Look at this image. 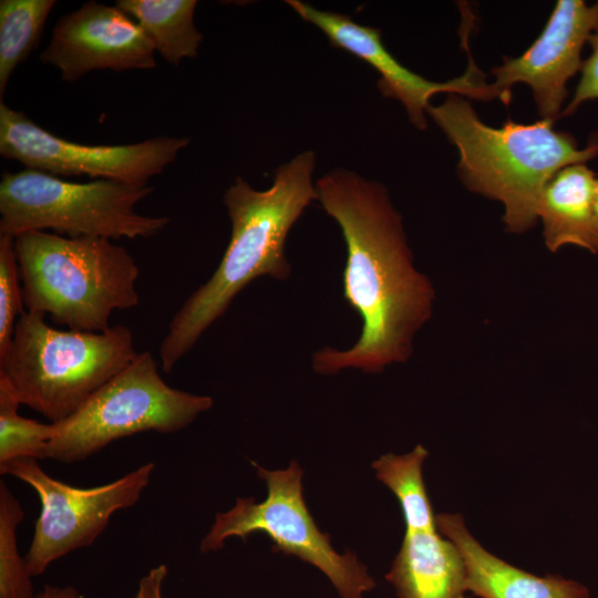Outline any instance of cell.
<instances>
[{
    "instance_id": "obj_1",
    "label": "cell",
    "mask_w": 598,
    "mask_h": 598,
    "mask_svg": "<svg viewBox=\"0 0 598 598\" xmlns=\"http://www.w3.org/2000/svg\"><path fill=\"white\" fill-rule=\"evenodd\" d=\"M315 186L344 238L343 297L362 319L360 338L350 349L326 347L313 353L315 371L378 373L405 362L415 333L432 316L435 293L414 267L401 215L380 182L355 172L334 168Z\"/></svg>"
},
{
    "instance_id": "obj_2",
    "label": "cell",
    "mask_w": 598,
    "mask_h": 598,
    "mask_svg": "<svg viewBox=\"0 0 598 598\" xmlns=\"http://www.w3.org/2000/svg\"><path fill=\"white\" fill-rule=\"evenodd\" d=\"M316 158L312 151L296 155L277 168L272 185L265 190L252 188L241 177L226 189L229 244L213 276L173 316L159 347L164 372L174 369L249 282L260 276L289 278L285 244L303 210L318 200L312 182Z\"/></svg>"
},
{
    "instance_id": "obj_3",
    "label": "cell",
    "mask_w": 598,
    "mask_h": 598,
    "mask_svg": "<svg viewBox=\"0 0 598 598\" xmlns=\"http://www.w3.org/2000/svg\"><path fill=\"white\" fill-rule=\"evenodd\" d=\"M426 114L456 147L462 183L502 203L506 230L514 234L536 225L544 188L558 171L598 156V133L581 148L571 134L556 131L549 118L530 124L508 120L492 127L458 94L430 105Z\"/></svg>"
},
{
    "instance_id": "obj_4",
    "label": "cell",
    "mask_w": 598,
    "mask_h": 598,
    "mask_svg": "<svg viewBox=\"0 0 598 598\" xmlns=\"http://www.w3.org/2000/svg\"><path fill=\"white\" fill-rule=\"evenodd\" d=\"M23 303L72 330H109L115 310L140 303V268L122 246L99 237L27 231L14 237Z\"/></svg>"
},
{
    "instance_id": "obj_5",
    "label": "cell",
    "mask_w": 598,
    "mask_h": 598,
    "mask_svg": "<svg viewBox=\"0 0 598 598\" xmlns=\"http://www.w3.org/2000/svg\"><path fill=\"white\" fill-rule=\"evenodd\" d=\"M24 310L0 355V384L21 405L55 423L73 414L137 352L124 324L103 332L60 330Z\"/></svg>"
},
{
    "instance_id": "obj_6",
    "label": "cell",
    "mask_w": 598,
    "mask_h": 598,
    "mask_svg": "<svg viewBox=\"0 0 598 598\" xmlns=\"http://www.w3.org/2000/svg\"><path fill=\"white\" fill-rule=\"evenodd\" d=\"M154 188L111 179L75 183L41 171L4 172L0 181V235L53 230L68 237L147 238L171 221L135 206Z\"/></svg>"
},
{
    "instance_id": "obj_7",
    "label": "cell",
    "mask_w": 598,
    "mask_h": 598,
    "mask_svg": "<svg viewBox=\"0 0 598 598\" xmlns=\"http://www.w3.org/2000/svg\"><path fill=\"white\" fill-rule=\"evenodd\" d=\"M208 395L168 385L148 351L137 353L73 414L55 422L49 460L75 463L116 440L143 432L175 433L212 409Z\"/></svg>"
},
{
    "instance_id": "obj_8",
    "label": "cell",
    "mask_w": 598,
    "mask_h": 598,
    "mask_svg": "<svg viewBox=\"0 0 598 598\" xmlns=\"http://www.w3.org/2000/svg\"><path fill=\"white\" fill-rule=\"evenodd\" d=\"M251 465L266 483L265 501L237 497L230 509L217 513L200 542V551L220 550L231 537L246 540L251 534H266L274 543V550L318 568L340 598H364L375 587V580L353 551L338 553L329 534L316 525L303 499V471L299 463L293 460L287 468L275 471L256 462Z\"/></svg>"
},
{
    "instance_id": "obj_9",
    "label": "cell",
    "mask_w": 598,
    "mask_h": 598,
    "mask_svg": "<svg viewBox=\"0 0 598 598\" xmlns=\"http://www.w3.org/2000/svg\"><path fill=\"white\" fill-rule=\"evenodd\" d=\"M155 464L145 463L122 477L93 487H76L49 475L39 461L21 457L0 465L38 495L41 511L25 555L31 577L42 575L55 560L91 546L118 511L134 506L148 486Z\"/></svg>"
},
{
    "instance_id": "obj_10",
    "label": "cell",
    "mask_w": 598,
    "mask_h": 598,
    "mask_svg": "<svg viewBox=\"0 0 598 598\" xmlns=\"http://www.w3.org/2000/svg\"><path fill=\"white\" fill-rule=\"evenodd\" d=\"M189 144L157 136L125 145H85L52 134L0 102V155L55 176H90L147 186Z\"/></svg>"
},
{
    "instance_id": "obj_11",
    "label": "cell",
    "mask_w": 598,
    "mask_h": 598,
    "mask_svg": "<svg viewBox=\"0 0 598 598\" xmlns=\"http://www.w3.org/2000/svg\"><path fill=\"white\" fill-rule=\"evenodd\" d=\"M598 30V1L558 0L534 43L519 56L504 58L492 70L499 100L508 104L511 87L527 84L542 118L558 120L567 97V83L580 73L581 52Z\"/></svg>"
},
{
    "instance_id": "obj_12",
    "label": "cell",
    "mask_w": 598,
    "mask_h": 598,
    "mask_svg": "<svg viewBox=\"0 0 598 598\" xmlns=\"http://www.w3.org/2000/svg\"><path fill=\"white\" fill-rule=\"evenodd\" d=\"M286 3L306 22L316 25L338 49L370 64L379 74L378 86L386 97L404 106L409 120L419 130L427 126L430 100L439 93L458 94L466 99L491 101L499 99L492 83L468 58L466 72L445 82H434L411 71L384 47L379 29L359 24L349 16L320 10L300 0Z\"/></svg>"
},
{
    "instance_id": "obj_13",
    "label": "cell",
    "mask_w": 598,
    "mask_h": 598,
    "mask_svg": "<svg viewBox=\"0 0 598 598\" xmlns=\"http://www.w3.org/2000/svg\"><path fill=\"white\" fill-rule=\"evenodd\" d=\"M155 52L138 23L117 6L89 1L59 19L40 60L74 82L96 70L155 69Z\"/></svg>"
},
{
    "instance_id": "obj_14",
    "label": "cell",
    "mask_w": 598,
    "mask_h": 598,
    "mask_svg": "<svg viewBox=\"0 0 598 598\" xmlns=\"http://www.w3.org/2000/svg\"><path fill=\"white\" fill-rule=\"evenodd\" d=\"M436 526L457 547L465 588L480 598H589L588 588L560 575L536 576L486 550L467 530L463 516L442 513Z\"/></svg>"
},
{
    "instance_id": "obj_15",
    "label": "cell",
    "mask_w": 598,
    "mask_h": 598,
    "mask_svg": "<svg viewBox=\"0 0 598 598\" xmlns=\"http://www.w3.org/2000/svg\"><path fill=\"white\" fill-rule=\"evenodd\" d=\"M385 579L398 598H472L466 596L464 560L437 526L405 528Z\"/></svg>"
},
{
    "instance_id": "obj_16",
    "label": "cell",
    "mask_w": 598,
    "mask_h": 598,
    "mask_svg": "<svg viewBox=\"0 0 598 598\" xmlns=\"http://www.w3.org/2000/svg\"><path fill=\"white\" fill-rule=\"evenodd\" d=\"M598 176L586 163L558 171L548 182L538 208L547 249L575 246L592 254L594 203Z\"/></svg>"
},
{
    "instance_id": "obj_17",
    "label": "cell",
    "mask_w": 598,
    "mask_h": 598,
    "mask_svg": "<svg viewBox=\"0 0 598 598\" xmlns=\"http://www.w3.org/2000/svg\"><path fill=\"white\" fill-rule=\"evenodd\" d=\"M115 6L138 23L168 63L197 56L203 34L194 24L196 0H118Z\"/></svg>"
},
{
    "instance_id": "obj_18",
    "label": "cell",
    "mask_w": 598,
    "mask_h": 598,
    "mask_svg": "<svg viewBox=\"0 0 598 598\" xmlns=\"http://www.w3.org/2000/svg\"><path fill=\"white\" fill-rule=\"evenodd\" d=\"M429 452L416 445L403 455L384 454L372 463L375 477L398 498L405 528L436 525V519L423 481V463Z\"/></svg>"
},
{
    "instance_id": "obj_19",
    "label": "cell",
    "mask_w": 598,
    "mask_h": 598,
    "mask_svg": "<svg viewBox=\"0 0 598 598\" xmlns=\"http://www.w3.org/2000/svg\"><path fill=\"white\" fill-rule=\"evenodd\" d=\"M54 0L0 1V97L17 66L37 47Z\"/></svg>"
},
{
    "instance_id": "obj_20",
    "label": "cell",
    "mask_w": 598,
    "mask_h": 598,
    "mask_svg": "<svg viewBox=\"0 0 598 598\" xmlns=\"http://www.w3.org/2000/svg\"><path fill=\"white\" fill-rule=\"evenodd\" d=\"M20 405L0 384V465L21 457L49 460L54 424L21 416Z\"/></svg>"
},
{
    "instance_id": "obj_21",
    "label": "cell",
    "mask_w": 598,
    "mask_h": 598,
    "mask_svg": "<svg viewBox=\"0 0 598 598\" xmlns=\"http://www.w3.org/2000/svg\"><path fill=\"white\" fill-rule=\"evenodd\" d=\"M21 503L0 482V598H35L25 558L18 550L17 532L23 520Z\"/></svg>"
},
{
    "instance_id": "obj_22",
    "label": "cell",
    "mask_w": 598,
    "mask_h": 598,
    "mask_svg": "<svg viewBox=\"0 0 598 598\" xmlns=\"http://www.w3.org/2000/svg\"><path fill=\"white\" fill-rule=\"evenodd\" d=\"M23 305L14 238L0 235V355L11 342Z\"/></svg>"
},
{
    "instance_id": "obj_23",
    "label": "cell",
    "mask_w": 598,
    "mask_h": 598,
    "mask_svg": "<svg viewBox=\"0 0 598 598\" xmlns=\"http://www.w3.org/2000/svg\"><path fill=\"white\" fill-rule=\"evenodd\" d=\"M590 53L584 60L580 78L570 102L563 110L560 117L574 114L580 105L598 100V30L588 41Z\"/></svg>"
},
{
    "instance_id": "obj_24",
    "label": "cell",
    "mask_w": 598,
    "mask_h": 598,
    "mask_svg": "<svg viewBox=\"0 0 598 598\" xmlns=\"http://www.w3.org/2000/svg\"><path fill=\"white\" fill-rule=\"evenodd\" d=\"M167 577V566L164 564L151 568L138 581L133 598H164V582Z\"/></svg>"
},
{
    "instance_id": "obj_25",
    "label": "cell",
    "mask_w": 598,
    "mask_h": 598,
    "mask_svg": "<svg viewBox=\"0 0 598 598\" xmlns=\"http://www.w3.org/2000/svg\"><path fill=\"white\" fill-rule=\"evenodd\" d=\"M35 598H84V596L74 587H58L45 585Z\"/></svg>"
},
{
    "instance_id": "obj_26",
    "label": "cell",
    "mask_w": 598,
    "mask_h": 598,
    "mask_svg": "<svg viewBox=\"0 0 598 598\" xmlns=\"http://www.w3.org/2000/svg\"><path fill=\"white\" fill-rule=\"evenodd\" d=\"M592 244L595 254L598 252V179L594 203V220H592Z\"/></svg>"
}]
</instances>
